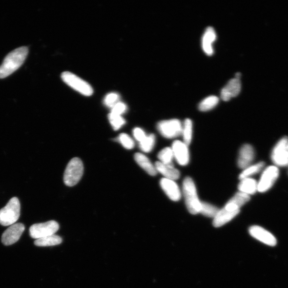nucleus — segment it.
<instances>
[{
  "label": "nucleus",
  "instance_id": "nucleus-6",
  "mask_svg": "<svg viewBox=\"0 0 288 288\" xmlns=\"http://www.w3.org/2000/svg\"><path fill=\"white\" fill-rule=\"evenodd\" d=\"M183 124L178 119L161 121L157 124L159 133L166 139H174L182 135Z\"/></svg>",
  "mask_w": 288,
  "mask_h": 288
},
{
  "label": "nucleus",
  "instance_id": "nucleus-14",
  "mask_svg": "<svg viewBox=\"0 0 288 288\" xmlns=\"http://www.w3.org/2000/svg\"><path fill=\"white\" fill-rule=\"evenodd\" d=\"M249 231L252 237L264 244L273 247L277 243L274 236L261 226H252L249 228Z\"/></svg>",
  "mask_w": 288,
  "mask_h": 288
},
{
  "label": "nucleus",
  "instance_id": "nucleus-12",
  "mask_svg": "<svg viewBox=\"0 0 288 288\" xmlns=\"http://www.w3.org/2000/svg\"><path fill=\"white\" fill-rule=\"evenodd\" d=\"M160 185L170 200L175 202L181 200L182 197V190L175 181L163 178L160 180Z\"/></svg>",
  "mask_w": 288,
  "mask_h": 288
},
{
  "label": "nucleus",
  "instance_id": "nucleus-13",
  "mask_svg": "<svg viewBox=\"0 0 288 288\" xmlns=\"http://www.w3.org/2000/svg\"><path fill=\"white\" fill-rule=\"evenodd\" d=\"M254 148L250 144H245L240 149L237 164L239 168L244 170L252 165L254 160Z\"/></svg>",
  "mask_w": 288,
  "mask_h": 288
},
{
  "label": "nucleus",
  "instance_id": "nucleus-9",
  "mask_svg": "<svg viewBox=\"0 0 288 288\" xmlns=\"http://www.w3.org/2000/svg\"><path fill=\"white\" fill-rule=\"evenodd\" d=\"M288 141L287 137L281 138L273 149L271 159L276 166H288Z\"/></svg>",
  "mask_w": 288,
  "mask_h": 288
},
{
  "label": "nucleus",
  "instance_id": "nucleus-23",
  "mask_svg": "<svg viewBox=\"0 0 288 288\" xmlns=\"http://www.w3.org/2000/svg\"><path fill=\"white\" fill-rule=\"evenodd\" d=\"M182 136L183 141L189 146L192 142L193 138V123L191 119H186L184 121Z\"/></svg>",
  "mask_w": 288,
  "mask_h": 288
},
{
  "label": "nucleus",
  "instance_id": "nucleus-4",
  "mask_svg": "<svg viewBox=\"0 0 288 288\" xmlns=\"http://www.w3.org/2000/svg\"><path fill=\"white\" fill-rule=\"evenodd\" d=\"M84 166L82 160L78 158H73L68 163L64 175V182L66 185L74 186L79 182L83 174Z\"/></svg>",
  "mask_w": 288,
  "mask_h": 288
},
{
  "label": "nucleus",
  "instance_id": "nucleus-16",
  "mask_svg": "<svg viewBox=\"0 0 288 288\" xmlns=\"http://www.w3.org/2000/svg\"><path fill=\"white\" fill-rule=\"evenodd\" d=\"M154 165L157 172L166 179L176 181L181 177L180 171L175 168L174 165H165L157 161Z\"/></svg>",
  "mask_w": 288,
  "mask_h": 288
},
{
  "label": "nucleus",
  "instance_id": "nucleus-21",
  "mask_svg": "<svg viewBox=\"0 0 288 288\" xmlns=\"http://www.w3.org/2000/svg\"><path fill=\"white\" fill-rule=\"evenodd\" d=\"M239 192L249 196L258 191V182L251 177L240 180L238 185Z\"/></svg>",
  "mask_w": 288,
  "mask_h": 288
},
{
  "label": "nucleus",
  "instance_id": "nucleus-18",
  "mask_svg": "<svg viewBox=\"0 0 288 288\" xmlns=\"http://www.w3.org/2000/svg\"><path fill=\"white\" fill-rule=\"evenodd\" d=\"M240 211H230L224 208L220 209L214 218L213 225L215 227H220L228 223L237 216Z\"/></svg>",
  "mask_w": 288,
  "mask_h": 288
},
{
  "label": "nucleus",
  "instance_id": "nucleus-29",
  "mask_svg": "<svg viewBox=\"0 0 288 288\" xmlns=\"http://www.w3.org/2000/svg\"><path fill=\"white\" fill-rule=\"evenodd\" d=\"M108 119L114 130L120 129L125 123L124 119L122 116L111 113L108 115Z\"/></svg>",
  "mask_w": 288,
  "mask_h": 288
},
{
  "label": "nucleus",
  "instance_id": "nucleus-5",
  "mask_svg": "<svg viewBox=\"0 0 288 288\" xmlns=\"http://www.w3.org/2000/svg\"><path fill=\"white\" fill-rule=\"evenodd\" d=\"M62 79L66 84L82 95L90 96L93 94V89L91 86L72 73L63 72L62 74Z\"/></svg>",
  "mask_w": 288,
  "mask_h": 288
},
{
  "label": "nucleus",
  "instance_id": "nucleus-26",
  "mask_svg": "<svg viewBox=\"0 0 288 288\" xmlns=\"http://www.w3.org/2000/svg\"><path fill=\"white\" fill-rule=\"evenodd\" d=\"M219 99L215 96L206 97L199 103V110L202 112L210 111L217 105Z\"/></svg>",
  "mask_w": 288,
  "mask_h": 288
},
{
  "label": "nucleus",
  "instance_id": "nucleus-34",
  "mask_svg": "<svg viewBox=\"0 0 288 288\" xmlns=\"http://www.w3.org/2000/svg\"><path fill=\"white\" fill-rule=\"evenodd\" d=\"M287 149H288V141L287 142Z\"/></svg>",
  "mask_w": 288,
  "mask_h": 288
},
{
  "label": "nucleus",
  "instance_id": "nucleus-3",
  "mask_svg": "<svg viewBox=\"0 0 288 288\" xmlns=\"http://www.w3.org/2000/svg\"><path fill=\"white\" fill-rule=\"evenodd\" d=\"M21 215V204L16 197L11 198L4 208L0 210V224L10 226L19 220Z\"/></svg>",
  "mask_w": 288,
  "mask_h": 288
},
{
  "label": "nucleus",
  "instance_id": "nucleus-33",
  "mask_svg": "<svg viewBox=\"0 0 288 288\" xmlns=\"http://www.w3.org/2000/svg\"><path fill=\"white\" fill-rule=\"evenodd\" d=\"M133 135L135 139L140 143L146 137L145 132L140 128H136L133 130Z\"/></svg>",
  "mask_w": 288,
  "mask_h": 288
},
{
  "label": "nucleus",
  "instance_id": "nucleus-27",
  "mask_svg": "<svg viewBox=\"0 0 288 288\" xmlns=\"http://www.w3.org/2000/svg\"><path fill=\"white\" fill-rule=\"evenodd\" d=\"M220 210L217 207L214 205L206 202H201L200 212L205 216L210 218H215Z\"/></svg>",
  "mask_w": 288,
  "mask_h": 288
},
{
  "label": "nucleus",
  "instance_id": "nucleus-2",
  "mask_svg": "<svg viewBox=\"0 0 288 288\" xmlns=\"http://www.w3.org/2000/svg\"><path fill=\"white\" fill-rule=\"evenodd\" d=\"M182 192L188 211L192 215L199 214L201 201L199 199L197 187L192 178L186 177L184 180Z\"/></svg>",
  "mask_w": 288,
  "mask_h": 288
},
{
  "label": "nucleus",
  "instance_id": "nucleus-11",
  "mask_svg": "<svg viewBox=\"0 0 288 288\" xmlns=\"http://www.w3.org/2000/svg\"><path fill=\"white\" fill-rule=\"evenodd\" d=\"M25 228V226L21 223H16L10 226L2 235V244L8 246L17 243L24 232Z\"/></svg>",
  "mask_w": 288,
  "mask_h": 288
},
{
  "label": "nucleus",
  "instance_id": "nucleus-10",
  "mask_svg": "<svg viewBox=\"0 0 288 288\" xmlns=\"http://www.w3.org/2000/svg\"><path fill=\"white\" fill-rule=\"evenodd\" d=\"M171 147L177 163L182 166L187 165L190 160L188 146L183 141L176 140Z\"/></svg>",
  "mask_w": 288,
  "mask_h": 288
},
{
  "label": "nucleus",
  "instance_id": "nucleus-31",
  "mask_svg": "<svg viewBox=\"0 0 288 288\" xmlns=\"http://www.w3.org/2000/svg\"><path fill=\"white\" fill-rule=\"evenodd\" d=\"M120 99V96L118 94L116 93H110L106 95L104 100H103V103L104 104L111 108L117 103Z\"/></svg>",
  "mask_w": 288,
  "mask_h": 288
},
{
  "label": "nucleus",
  "instance_id": "nucleus-7",
  "mask_svg": "<svg viewBox=\"0 0 288 288\" xmlns=\"http://www.w3.org/2000/svg\"><path fill=\"white\" fill-rule=\"evenodd\" d=\"M59 228V223L55 221H50L33 225L30 228V234L31 238L37 240L54 235Z\"/></svg>",
  "mask_w": 288,
  "mask_h": 288
},
{
  "label": "nucleus",
  "instance_id": "nucleus-19",
  "mask_svg": "<svg viewBox=\"0 0 288 288\" xmlns=\"http://www.w3.org/2000/svg\"><path fill=\"white\" fill-rule=\"evenodd\" d=\"M216 39V33L214 28L208 27L204 34L202 45L205 53L208 56H211L214 54V50L212 48V43Z\"/></svg>",
  "mask_w": 288,
  "mask_h": 288
},
{
  "label": "nucleus",
  "instance_id": "nucleus-17",
  "mask_svg": "<svg viewBox=\"0 0 288 288\" xmlns=\"http://www.w3.org/2000/svg\"><path fill=\"white\" fill-rule=\"evenodd\" d=\"M250 200V196L238 192L230 199L224 208L230 211H239Z\"/></svg>",
  "mask_w": 288,
  "mask_h": 288
},
{
  "label": "nucleus",
  "instance_id": "nucleus-8",
  "mask_svg": "<svg viewBox=\"0 0 288 288\" xmlns=\"http://www.w3.org/2000/svg\"><path fill=\"white\" fill-rule=\"evenodd\" d=\"M279 176V170L275 165H270L265 169L260 180L258 182V192H266L271 188Z\"/></svg>",
  "mask_w": 288,
  "mask_h": 288
},
{
  "label": "nucleus",
  "instance_id": "nucleus-24",
  "mask_svg": "<svg viewBox=\"0 0 288 288\" xmlns=\"http://www.w3.org/2000/svg\"><path fill=\"white\" fill-rule=\"evenodd\" d=\"M62 241V238L60 236L54 234L36 240L34 245L38 247L54 246L61 244Z\"/></svg>",
  "mask_w": 288,
  "mask_h": 288
},
{
  "label": "nucleus",
  "instance_id": "nucleus-22",
  "mask_svg": "<svg viewBox=\"0 0 288 288\" xmlns=\"http://www.w3.org/2000/svg\"><path fill=\"white\" fill-rule=\"evenodd\" d=\"M265 163L264 162L258 163L256 164H252L247 167L242 171L239 176L240 180L244 179L246 178H250L260 172L264 168Z\"/></svg>",
  "mask_w": 288,
  "mask_h": 288
},
{
  "label": "nucleus",
  "instance_id": "nucleus-28",
  "mask_svg": "<svg viewBox=\"0 0 288 288\" xmlns=\"http://www.w3.org/2000/svg\"><path fill=\"white\" fill-rule=\"evenodd\" d=\"M155 142H156V138L155 135L150 134L146 136L144 140L140 143V148L144 152H150L153 150Z\"/></svg>",
  "mask_w": 288,
  "mask_h": 288
},
{
  "label": "nucleus",
  "instance_id": "nucleus-15",
  "mask_svg": "<svg viewBox=\"0 0 288 288\" xmlns=\"http://www.w3.org/2000/svg\"><path fill=\"white\" fill-rule=\"evenodd\" d=\"M241 83L240 79H233L229 81L221 91V99L224 101H228L237 96L240 93Z\"/></svg>",
  "mask_w": 288,
  "mask_h": 288
},
{
  "label": "nucleus",
  "instance_id": "nucleus-32",
  "mask_svg": "<svg viewBox=\"0 0 288 288\" xmlns=\"http://www.w3.org/2000/svg\"><path fill=\"white\" fill-rule=\"evenodd\" d=\"M126 110V106L122 102H118L111 109V113L115 115H120L123 114Z\"/></svg>",
  "mask_w": 288,
  "mask_h": 288
},
{
  "label": "nucleus",
  "instance_id": "nucleus-25",
  "mask_svg": "<svg viewBox=\"0 0 288 288\" xmlns=\"http://www.w3.org/2000/svg\"><path fill=\"white\" fill-rule=\"evenodd\" d=\"M158 158L159 162L165 165H174V156L171 147H165L159 152Z\"/></svg>",
  "mask_w": 288,
  "mask_h": 288
},
{
  "label": "nucleus",
  "instance_id": "nucleus-30",
  "mask_svg": "<svg viewBox=\"0 0 288 288\" xmlns=\"http://www.w3.org/2000/svg\"><path fill=\"white\" fill-rule=\"evenodd\" d=\"M119 141L122 145L126 149H131L135 146V143L133 140L128 135L125 133L121 134L118 138Z\"/></svg>",
  "mask_w": 288,
  "mask_h": 288
},
{
  "label": "nucleus",
  "instance_id": "nucleus-1",
  "mask_svg": "<svg viewBox=\"0 0 288 288\" xmlns=\"http://www.w3.org/2000/svg\"><path fill=\"white\" fill-rule=\"evenodd\" d=\"M27 47H22L11 52L0 66V79H3L13 74L22 65L28 55Z\"/></svg>",
  "mask_w": 288,
  "mask_h": 288
},
{
  "label": "nucleus",
  "instance_id": "nucleus-20",
  "mask_svg": "<svg viewBox=\"0 0 288 288\" xmlns=\"http://www.w3.org/2000/svg\"><path fill=\"white\" fill-rule=\"evenodd\" d=\"M134 159L136 163L145 170L148 175L152 176L157 175L158 172L156 168H155V165H153L151 161L145 155L141 153H137L135 154Z\"/></svg>",
  "mask_w": 288,
  "mask_h": 288
}]
</instances>
